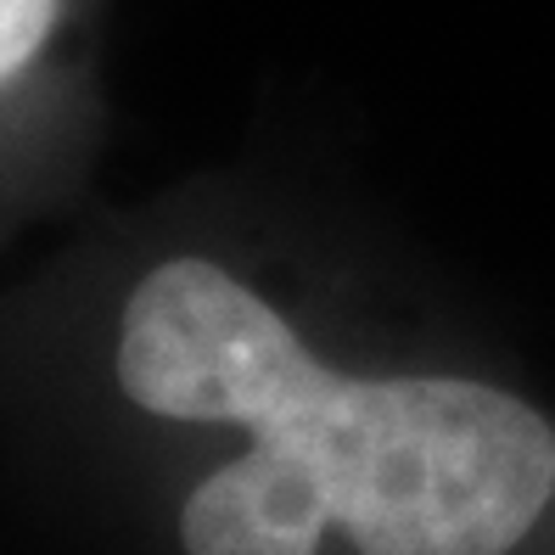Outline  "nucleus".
Here are the masks:
<instances>
[{
	"mask_svg": "<svg viewBox=\"0 0 555 555\" xmlns=\"http://www.w3.org/2000/svg\"><path fill=\"white\" fill-rule=\"evenodd\" d=\"M253 438L298 454L359 555H511L555 494L550 421L466 376L332 371Z\"/></svg>",
	"mask_w": 555,
	"mask_h": 555,
	"instance_id": "f257e3e1",
	"label": "nucleus"
},
{
	"mask_svg": "<svg viewBox=\"0 0 555 555\" xmlns=\"http://www.w3.org/2000/svg\"><path fill=\"white\" fill-rule=\"evenodd\" d=\"M325 376L332 365L253 286L208 258H175L129 292L118 382L152 415L258 433Z\"/></svg>",
	"mask_w": 555,
	"mask_h": 555,
	"instance_id": "f03ea898",
	"label": "nucleus"
},
{
	"mask_svg": "<svg viewBox=\"0 0 555 555\" xmlns=\"http://www.w3.org/2000/svg\"><path fill=\"white\" fill-rule=\"evenodd\" d=\"M325 528L332 516L314 477L270 438L203 477L180 511L185 555H320Z\"/></svg>",
	"mask_w": 555,
	"mask_h": 555,
	"instance_id": "7ed1b4c3",
	"label": "nucleus"
},
{
	"mask_svg": "<svg viewBox=\"0 0 555 555\" xmlns=\"http://www.w3.org/2000/svg\"><path fill=\"white\" fill-rule=\"evenodd\" d=\"M56 23V0H0V79L35 56Z\"/></svg>",
	"mask_w": 555,
	"mask_h": 555,
	"instance_id": "20e7f679",
	"label": "nucleus"
}]
</instances>
